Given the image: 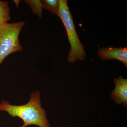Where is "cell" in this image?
<instances>
[{"instance_id": "cell-1", "label": "cell", "mask_w": 127, "mask_h": 127, "mask_svg": "<svg viewBox=\"0 0 127 127\" xmlns=\"http://www.w3.org/2000/svg\"><path fill=\"white\" fill-rule=\"evenodd\" d=\"M0 111L7 112L13 117L21 119L24 123L21 127L31 125L51 127L46 111L41 106L40 94L38 91L32 93L29 101L23 105H12L7 101L3 100L0 103Z\"/></svg>"}, {"instance_id": "cell-2", "label": "cell", "mask_w": 127, "mask_h": 127, "mask_svg": "<svg viewBox=\"0 0 127 127\" xmlns=\"http://www.w3.org/2000/svg\"><path fill=\"white\" fill-rule=\"evenodd\" d=\"M67 2L68 0H59L57 16L61 19L65 29L71 46V49L68 54V62L74 63L77 61H83L86 55L84 46L78 35Z\"/></svg>"}, {"instance_id": "cell-3", "label": "cell", "mask_w": 127, "mask_h": 127, "mask_svg": "<svg viewBox=\"0 0 127 127\" xmlns=\"http://www.w3.org/2000/svg\"><path fill=\"white\" fill-rule=\"evenodd\" d=\"M25 25L23 21L0 25V65L9 55L22 50L19 36Z\"/></svg>"}, {"instance_id": "cell-4", "label": "cell", "mask_w": 127, "mask_h": 127, "mask_svg": "<svg viewBox=\"0 0 127 127\" xmlns=\"http://www.w3.org/2000/svg\"><path fill=\"white\" fill-rule=\"evenodd\" d=\"M98 57L103 61L116 59L122 63L127 67V47L108 46L101 48L97 51Z\"/></svg>"}, {"instance_id": "cell-5", "label": "cell", "mask_w": 127, "mask_h": 127, "mask_svg": "<svg viewBox=\"0 0 127 127\" xmlns=\"http://www.w3.org/2000/svg\"><path fill=\"white\" fill-rule=\"evenodd\" d=\"M115 84L114 89L110 93L111 98L119 105L122 104L127 107V79L120 76L117 78H114Z\"/></svg>"}, {"instance_id": "cell-6", "label": "cell", "mask_w": 127, "mask_h": 127, "mask_svg": "<svg viewBox=\"0 0 127 127\" xmlns=\"http://www.w3.org/2000/svg\"><path fill=\"white\" fill-rule=\"evenodd\" d=\"M10 10L7 1L0 0V25L7 23L11 19Z\"/></svg>"}, {"instance_id": "cell-7", "label": "cell", "mask_w": 127, "mask_h": 127, "mask_svg": "<svg viewBox=\"0 0 127 127\" xmlns=\"http://www.w3.org/2000/svg\"><path fill=\"white\" fill-rule=\"evenodd\" d=\"M42 8L50 11L53 15H57L59 9V0H41Z\"/></svg>"}, {"instance_id": "cell-8", "label": "cell", "mask_w": 127, "mask_h": 127, "mask_svg": "<svg viewBox=\"0 0 127 127\" xmlns=\"http://www.w3.org/2000/svg\"><path fill=\"white\" fill-rule=\"evenodd\" d=\"M25 2L30 6L32 11L34 14L37 15L40 19L41 18L43 8L41 0H26Z\"/></svg>"}, {"instance_id": "cell-9", "label": "cell", "mask_w": 127, "mask_h": 127, "mask_svg": "<svg viewBox=\"0 0 127 127\" xmlns=\"http://www.w3.org/2000/svg\"><path fill=\"white\" fill-rule=\"evenodd\" d=\"M14 2H15V4L16 6L17 7H18V5H19V3L20 2L19 0H14Z\"/></svg>"}]
</instances>
